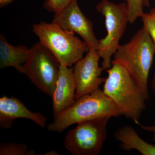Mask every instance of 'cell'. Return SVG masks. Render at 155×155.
<instances>
[{
  "mask_svg": "<svg viewBox=\"0 0 155 155\" xmlns=\"http://www.w3.org/2000/svg\"><path fill=\"white\" fill-rule=\"evenodd\" d=\"M151 86L152 87V88L153 91L154 95L155 97V72L154 74L153 77L152 81L151 84Z\"/></svg>",
  "mask_w": 155,
  "mask_h": 155,
  "instance_id": "obj_20",
  "label": "cell"
},
{
  "mask_svg": "<svg viewBox=\"0 0 155 155\" xmlns=\"http://www.w3.org/2000/svg\"><path fill=\"white\" fill-rule=\"evenodd\" d=\"M42 155H58L59 154L58 153L56 152V151L55 150H51V151L48 152H47L45 153L44 154H41Z\"/></svg>",
  "mask_w": 155,
  "mask_h": 155,
  "instance_id": "obj_21",
  "label": "cell"
},
{
  "mask_svg": "<svg viewBox=\"0 0 155 155\" xmlns=\"http://www.w3.org/2000/svg\"><path fill=\"white\" fill-rule=\"evenodd\" d=\"M100 58L97 50L90 49L84 58L75 64L73 75L76 85L75 100L91 94L104 83L106 78L101 77L104 69L99 66Z\"/></svg>",
  "mask_w": 155,
  "mask_h": 155,
  "instance_id": "obj_8",
  "label": "cell"
},
{
  "mask_svg": "<svg viewBox=\"0 0 155 155\" xmlns=\"http://www.w3.org/2000/svg\"><path fill=\"white\" fill-rule=\"evenodd\" d=\"M111 117L104 116L77 124L67 134L64 144L73 155H98L107 139V125Z\"/></svg>",
  "mask_w": 155,
  "mask_h": 155,
  "instance_id": "obj_6",
  "label": "cell"
},
{
  "mask_svg": "<svg viewBox=\"0 0 155 155\" xmlns=\"http://www.w3.org/2000/svg\"><path fill=\"white\" fill-rule=\"evenodd\" d=\"M141 18L143 27L152 39L155 48V7L151 9L148 13H144Z\"/></svg>",
  "mask_w": 155,
  "mask_h": 155,
  "instance_id": "obj_16",
  "label": "cell"
},
{
  "mask_svg": "<svg viewBox=\"0 0 155 155\" xmlns=\"http://www.w3.org/2000/svg\"><path fill=\"white\" fill-rule=\"evenodd\" d=\"M30 56L23 65L31 81L40 90L52 97L60 73V63L39 42L30 48Z\"/></svg>",
  "mask_w": 155,
  "mask_h": 155,
  "instance_id": "obj_7",
  "label": "cell"
},
{
  "mask_svg": "<svg viewBox=\"0 0 155 155\" xmlns=\"http://www.w3.org/2000/svg\"><path fill=\"white\" fill-rule=\"evenodd\" d=\"M117 141L120 143L119 147L125 151L132 150L138 151L142 155H155V145L148 143L140 138L135 129L125 125L116 130L114 134Z\"/></svg>",
  "mask_w": 155,
  "mask_h": 155,
  "instance_id": "obj_13",
  "label": "cell"
},
{
  "mask_svg": "<svg viewBox=\"0 0 155 155\" xmlns=\"http://www.w3.org/2000/svg\"><path fill=\"white\" fill-rule=\"evenodd\" d=\"M33 150H28L24 143H4L0 144V155H35Z\"/></svg>",
  "mask_w": 155,
  "mask_h": 155,
  "instance_id": "obj_14",
  "label": "cell"
},
{
  "mask_svg": "<svg viewBox=\"0 0 155 155\" xmlns=\"http://www.w3.org/2000/svg\"><path fill=\"white\" fill-rule=\"evenodd\" d=\"M31 50L22 45L14 46L9 43L3 35L0 34V69L14 67L25 74L23 65L28 61Z\"/></svg>",
  "mask_w": 155,
  "mask_h": 155,
  "instance_id": "obj_12",
  "label": "cell"
},
{
  "mask_svg": "<svg viewBox=\"0 0 155 155\" xmlns=\"http://www.w3.org/2000/svg\"><path fill=\"white\" fill-rule=\"evenodd\" d=\"M155 48L151 37L143 27L127 43L120 45L114 54L112 64L125 67L143 92L149 98L148 80L151 68Z\"/></svg>",
  "mask_w": 155,
  "mask_h": 155,
  "instance_id": "obj_2",
  "label": "cell"
},
{
  "mask_svg": "<svg viewBox=\"0 0 155 155\" xmlns=\"http://www.w3.org/2000/svg\"><path fill=\"white\" fill-rule=\"evenodd\" d=\"M52 22L65 30L76 33L83 39L89 49H97L99 40L96 37L91 21L80 10L77 0H74L58 13Z\"/></svg>",
  "mask_w": 155,
  "mask_h": 155,
  "instance_id": "obj_9",
  "label": "cell"
},
{
  "mask_svg": "<svg viewBox=\"0 0 155 155\" xmlns=\"http://www.w3.org/2000/svg\"><path fill=\"white\" fill-rule=\"evenodd\" d=\"M97 11L105 18L107 36L99 40L97 52L102 58V67L107 70L112 67L111 57L119 48V42L123 36L128 22L126 2L116 4L102 0L96 6Z\"/></svg>",
  "mask_w": 155,
  "mask_h": 155,
  "instance_id": "obj_5",
  "label": "cell"
},
{
  "mask_svg": "<svg viewBox=\"0 0 155 155\" xmlns=\"http://www.w3.org/2000/svg\"><path fill=\"white\" fill-rule=\"evenodd\" d=\"M127 5L128 22L132 24L141 17L143 14V0H125Z\"/></svg>",
  "mask_w": 155,
  "mask_h": 155,
  "instance_id": "obj_15",
  "label": "cell"
},
{
  "mask_svg": "<svg viewBox=\"0 0 155 155\" xmlns=\"http://www.w3.org/2000/svg\"><path fill=\"white\" fill-rule=\"evenodd\" d=\"M18 118L29 119L41 127L46 126L47 118L44 116L30 111L19 100L5 95L0 98V127L9 129L14 120Z\"/></svg>",
  "mask_w": 155,
  "mask_h": 155,
  "instance_id": "obj_10",
  "label": "cell"
},
{
  "mask_svg": "<svg viewBox=\"0 0 155 155\" xmlns=\"http://www.w3.org/2000/svg\"><path fill=\"white\" fill-rule=\"evenodd\" d=\"M74 0H46L44 8L50 12L58 13Z\"/></svg>",
  "mask_w": 155,
  "mask_h": 155,
  "instance_id": "obj_17",
  "label": "cell"
},
{
  "mask_svg": "<svg viewBox=\"0 0 155 155\" xmlns=\"http://www.w3.org/2000/svg\"><path fill=\"white\" fill-rule=\"evenodd\" d=\"M16 0H0V7L3 8Z\"/></svg>",
  "mask_w": 155,
  "mask_h": 155,
  "instance_id": "obj_19",
  "label": "cell"
},
{
  "mask_svg": "<svg viewBox=\"0 0 155 155\" xmlns=\"http://www.w3.org/2000/svg\"><path fill=\"white\" fill-rule=\"evenodd\" d=\"M112 64L110 69L106 70L108 77L103 91L113 101L121 116L139 125L146 108L147 98L125 67L116 63Z\"/></svg>",
  "mask_w": 155,
  "mask_h": 155,
  "instance_id": "obj_1",
  "label": "cell"
},
{
  "mask_svg": "<svg viewBox=\"0 0 155 155\" xmlns=\"http://www.w3.org/2000/svg\"><path fill=\"white\" fill-rule=\"evenodd\" d=\"M32 31L39 42L52 53L60 64L67 67H72L89 50L85 42L75 36V32L64 30L52 22L34 24Z\"/></svg>",
  "mask_w": 155,
  "mask_h": 155,
  "instance_id": "obj_4",
  "label": "cell"
},
{
  "mask_svg": "<svg viewBox=\"0 0 155 155\" xmlns=\"http://www.w3.org/2000/svg\"><path fill=\"white\" fill-rule=\"evenodd\" d=\"M76 85L73 68L61 64L60 73L52 98L54 116L61 114L75 103Z\"/></svg>",
  "mask_w": 155,
  "mask_h": 155,
  "instance_id": "obj_11",
  "label": "cell"
},
{
  "mask_svg": "<svg viewBox=\"0 0 155 155\" xmlns=\"http://www.w3.org/2000/svg\"><path fill=\"white\" fill-rule=\"evenodd\" d=\"M138 125L143 130L153 133V140L155 141V125L152 126H145L139 124Z\"/></svg>",
  "mask_w": 155,
  "mask_h": 155,
  "instance_id": "obj_18",
  "label": "cell"
},
{
  "mask_svg": "<svg viewBox=\"0 0 155 155\" xmlns=\"http://www.w3.org/2000/svg\"><path fill=\"white\" fill-rule=\"evenodd\" d=\"M121 114L113 101L99 89L76 100L74 104L61 114L54 116L48 125L49 131L62 133L74 124L100 117H117Z\"/></svg>",
  "mask_w": 155,
  "mask_h": 155,
  "instance_id": "obj_3",
  "label": "cell"
},
{
  "mask_svg": "<svg viewBox=\"0 0 155 155\" xmlns=\"http://www.w3.org/2000/svg\"><path fill=\"white\" fill-rule=\"evenodd\" d=\"M143 5L145 7H148L149 8L150 7V3L149 0H143Z\"/></svg>",
  "mask_w": 155,
  "mask_h": 155,
  "instance_id": "obj_22",
  "label": "cell"
}]
</instances>
